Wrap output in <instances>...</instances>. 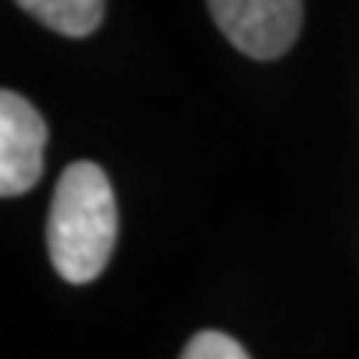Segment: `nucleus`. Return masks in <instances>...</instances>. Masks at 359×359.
<instances>
[{"label":"nucleus","instance_id":"1","mask_svg":"<svg viewBox=\"0 0 359 359\" xmlns=\"http://www.w3.org/2000/svg\"><path fill=\"white\" fill-rule=\"evenodd\" d=\"M114 187L97 163L80 160L60 173L47 217V253L67 283L97 280L116 246Z\"/></svg>","mask_w":359,"mask_h":359},{"label":"nucleus","instance_id":"5","mask_svg":"<svg viewBox=\"0 0 359 359\" xmlns=\"http://www.w3.org/2000/svg\"><path fill=\"white\" fill-rule=\"evenodd\" d=\"M180 359H250V353L233 336L217 333V330H203V333H196L187 343Z\"/></svg>","mask_w":359,"mask_h":359},{"label":"nucleus","instance_id":"4","mask_svg":"<svg viewBox=\"0 0 359 359\" xmlns=\"http://www.w3.org/2000/svg\"><path fill=\"white\" fill-rule=\"evenodd\" d=\"M13 4L64 37H87L103 20V0H13Z\"/></svg>","mask_w":359,"mask_h":359},{"label":"nucleus","instance_id":"3","mask_svg":"<svg viewBox=\"0 0 359 359\" xmlns=\"http://www.w3.org/2000/svg\"><path fill=\"white\" fill-rule=\"evenodd\" d=\"M47 123L34 103L4 90L0 93V193L20 196L37 187L43 173Z\"/></svg>","mask_w":359,"mask_h":359},{"label":"nucleus","instance_id":"2","mask_svg":"<svg viewBox=\"0 0 359 359\" xmlns=\"http://www.w3.org/2000/svg\"><path fill=\"white\" fill-rule=\"evenodd\" d=\"M213 24L253 60H276L303 27V0H206Z\"/></svg>","mask_w":359,"mask_h":359}]
</instances>
